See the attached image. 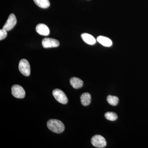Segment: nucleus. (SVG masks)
Here are the masks:
<instances>
[{
  "label": "nucleus",
  "instance_id": "1",
  "mask_svg": "<svg viewBox=\"0 0 148 148\" xmlns=\"http://www.w3.org/2000/svg\"><path fill=\"white\" fill-rule=\"evenodd\" d=\"M47 126L51 131L56 133H61L65 129L64 123L57 119H50L47 121Z\"/></svg>",
  "mask_w": 148,
  "mask_h": 148
},
{
  "label": "nucleus",
  "instance_id": "2",
  "mask_svg": "<svg viewBox=\"0 0 148 148\" xmlns=\"http://www.w3.org/2000/svg\"><path fill=\"white\" fill-rule=\"evenodd\" d=\"M18 69L20 73L25 76H29L31 73L30 64L27 60L21 59L19 61Z\"/></svg>",
  "mask_w": 148,
  "mask_h": 148
},
{
  "label": "nucleus",
  "instance_id": "3",
  "mask_svg": "<svg viewBox=\"0 0 148 148\" xmlns=\"http://www.w3.org/2000/svg\"><path fill=\"white\" fill-rule=\"evenodd\" d=\"M91 143L94 147L98 148H104L107 145L105 138L100 135L93 136L91 139Z\"/></svg>",
  "mask_w": 148,
  "mask_h": 148
},
{
  "label": "nucleus",
  "instance_id": "4",
  "mask_svg": "<svg viewBox=\"0 0 148 148\" xmlns=\"http://www.w3.org/2000/svg\"><path fill=\"white\" fill-rule=\"evenodd\" d=\"M52 94L56 100L59 103L63 104H66L68 103V98L62 90L59 89H54L52 92Z\"/></svg>",
  "mask_w": 148,
  "mask_h": 148
},
{
  "label": "nucleus",
  "instance_id": "5",
  "mask_svg": "<svg viewBox=\"0 0 148 148\" xmlns=\"http://www.w3.org/2000/svg\"><path fill=\"white\" fill-rule=\"evenodd\" d=\"M11 90L12 94L15 98H23L25 97V90L21 86L17 84L14 85L12 87Z\"/></svg>",
  "mask_w": 148,
  "mask_h": 148
},
{
  "label": "nucleus",
  "instance_id": "6",
  "mask_svg": "<svg viewBox=\"0 0 148 148\" xmlns=\"http://www.w3.org/2000/svg\"><path fill=\"white\" fill-rule=\"evenodd\" d=\"M16 21L17 20L15 15L14 14H11L7 21L3 27V29L6 31H10L16 25Z\"/></svg>",
  "mask_w": 148,
  "mask_h": 148
},
{
  "label": "nucleus",
  "instance_id": "7",
  "mask_svg": "<svg viewBox=\"0 0 148 148\" xmlns=\"http://www.w3.org/2000/svg\"><path fill=\"white\" fill-rule=\"evenodd\" d=\"M42 46L45 48L58 47L59 45V42L57 40L50 38H45L42 40Z\"/></svg>",
  "mask_w": 148,
  "mask_h": 148
},
{
  "label": "nucleus",
  "instance_id": "8",
  "mask_svg": "<svg viewBox=\"0 0 148 148\" xmlns=\"http://www.w3.org/2000/svg\"><path fill=\"white\" fill-rule=\"evenodd\" d=\"M36 31L38 34L42 36H47L49 34V30L45 24H39L37 25Z\"/></svg>",
  "mask_w": 148,
  "mask_h": 148
},
{
  "label": "nucleus",
  "instance_id": "9",
  "mask_svg": "<svg viewBox=\"0 0 148 148\" xmlns=\"http://www.w3.org/2000/svg\"><path fill=\"white\" fill-rule=\"evenodd\" d=\"M71 85L75 89H78L82 87L84 83L82 80L79 78L73 77L70 79Z\"/></svg>",
  "mask_w": 148,
  "mask_h": 148
},
{
  "label": "nucleus",
  "instance_id": "10",
  "mask_svg": "<svg viewBox=\"0 0 148 148\" xmlns=\"http://www.w3.org/2000/svg\"><path fill=\"white\" fill-rule=\"evenodd\" d=\"M81 37L85 42L90 45H93L96 42L95 38L89 34L86 33L82 34L81 35Z\"/></svg>",
  "mask_w": 148,
  "mask_h": 148
},
{
  "label": "nucleus",
  "instance_id": "11",
  "mask_svg": "<svg viewBox=\"0 0 148 148\" xmlns=\"http://www.w3.org/2000/svg\"><path fill=\"white\" fill-rule=\"evenodd\" d=\"M81 102L83 106H88L91 102V95L88 92L83 93L80 97Z\"/></svg>",
  "mask_w": 148,
  "mask_h": 148
},
{
  "label": "nucleus",
  "instance_id": "12",
  "mask_svg": "<svg viewBox=\"0 0 148 148\" xmlns=\"http://www.w3.org/2000/svg\"><path fill=\"white\" fill-rule=\"evenodd\" d=\"M97 40L98 42L106 47H110L112 44V40L110 39L103 36H98L97 38Z\"/></svg>",
  "mask_w": 148,
  "mask_h": 148
},
{
  "label": "nucleus",
  "instance_id": "13",
  "mask_svg": "<svg viewBox=\"0 0 148 148\" xmlns=\"http://www.w3.org/2000/svg\"><path fill=\"white\" fill-rule=\"evenodd\" d=\"M38 6L42 8H47L50 6L49 0H34Z\"/></svg>",
  "mask_w": 148,
  "mask_h": 148
},
{
  "label": "nucleus",
  "instance_id": "14",
  "mask_svg": "<svg viewBox=\"0 0 148 148\" xmlns=\"http://www.w3.org/2000/svg\"><path fill=\"white\" fill-rule=\"evenodd\" d=\"M107 101L108 103L111 106H116L117 105L118 103H119V99L116 96L109 95L107 97Z\"/></svg>",
  "mask_w": 148,
  "mask_h": 148
},
{
  "label": "nucleus",
  "instance_id": "15",
  "mask_svg": "<svg viewBox=\"0 0 148 148\" xmlns=\"http://www.w3.org/2000/svg\"><path fill=\"white\" fill-rule=\"evenodd\" d=\"M106 118L108 120L115 121L118 119V116L115 113L113 112H108L105 114Z\"/></svg>",
  "mask_w": 148,
  "mask_h": 148
},
{
  "label": "nucleus",
  "instance_id": "16",
  "mask_svg": "<svg viewBox=\"0 0 148 148\" xmlns=\"http://www.w3.org/2000/svg\"><path fill=\"white\" fill-rule=\"evenodd\" d=\"M7 36V31L3 29H1L0 30V40H2L5 38Z\"/></svg>",
  "mask_w": 148,
  "mask_h": 148
}]
</instances>
